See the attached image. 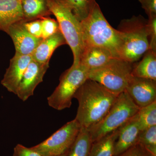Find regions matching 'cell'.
Masks as SVG:
<instances>
[{"mask_svg":"<svg viewBox=\"0 0 156 156\" xmlns=\"http://www.w3.org/2000/svg\"><path fill=\"white\" fill-rule=\"evenodd\" d=\"M41 20L42 23V39L47 38L61 32L57 20L50 17H43Z\"/></svg>","mask_w":156,"mask_h":156,"instance_id":"cb8c5ba5","label":"cell"},{"mask_svg":"<svg viewBox=\"0 0 156 156\" xmlns=\"http://www.w3.org/2000/svg\"><path fill=\"white\" fill-rule=\"evenodd\" d=\"M137 143L152 155L156 156V126L140 131Z\"/></svg>","mask_w":156,"mask_h":156,"instance_id":"603a6c76","label":"cell"},{"mask_svg":"<svg viewBox=\"0 0 156 156\" xmlns=\"http://www.w3.org/2000/svg\"><path fill=\"white\" fill-rule=\"evenodd\" d=\"M147 22V20L140 15L120 22L117 30L122 40L121 59L133 63L149 50Z\"/></svg>","mask_w":156,"mask_h":156,"instance_id":"3957f363","label":"cell"},{"mask_svg":"<svg viewBox=\"0 0 156 156\" xmlns=\"http://www.w3.org/2000/svg\"><path fill=\"white\" fill-rule=\"evenodd\" d=\"M81 128L80 125L75 119L59 128L48 139L31 148L43 156L61 155L69 151Z\"/></svg>","mask_w":156,"mask_h":156,"instance_id":"ba28073f","label":"cell"},{"mask_svg":"<svg viewBox=\"0 0 156 156\" xmlns=\"http://www.w3.org/2000/svg\"><path fill=\"white\" fill-rule=\"evenodd\" d=\"M27 30L37 38L42 39V23L41 19L36 20L27 22H23Z\"/></svg>","mask_w":156,"mask_h":156,"instance_id":"484cf974","label":"cell"},{"mask_svg":"<svg viewBox=\"0 0 156 156\" xmlns=\"http://www.w3.org/2000/svg\"><path fill=\"white\" fill-rule=\"evenodd\" d=\"M137 122L140 131L156 126V101L140 108Z\"/></svg>","mask_w":156,"mask_h":156,"instance_id":"7402d4cb","label":"cell"},{"mask_svg":"<svg viewBox=\"0 0 156 156\" xmlns=\"http://www.w3.org/2000/svg\"><path fill=\"white\" fill-rule=\"evenodd\" d=\"M119 128L92 143L89 156H114Z\"/></svg>","mask_w":156,"mask_h":156,"instance_id":"d6986e66","label":"cell"},{"mask_svg":"<svg viewBox=\"0 0 156 156\" xmlns=\"http://www.w3.org/2000/svg\"><path fill=\"white\" fill-rule=\"evenodd\" d=\"M11 37L15 49V53L31 56L43 39L34 37L27 30L23 21L14 23L9 27L7 33Z\"/></svg>","mask_w":156,"mask_h":156,"instance_id":"7c38bea8","label":"cell"},{"mask_svg":"<svg viewBox=\"0 0 156 156\" xmlns=\"http://www.w3.org/2000/svg\"><path fill=\"white\" fill-rule=\"evenodd\" d=\"M80 22L84 48L95 46L105 48L110 51L114 58H121V34L108 22L96 2L88 17Z\"/></svg>","mask_w":156,"mask_h":156,"instance_id":"7a4b0ae2","label":"cell"},{"mask_svg":"<svg viewBox=\"0 0 156 156\" xmlns=\"http://www.w3.org/2000/svg\"><path fill=\"white\" fill-rule=\"evenodd\" d=\"M140 132L136 114L119 128V136L115 143L114 156L122 153L137 143Z\"/></svg>","mask_w":156,"mask_h":156,"instance_id":"4fadbf2b","label":"cell"},{"mask_svg":"<svg viewBox=\"0 0 156 156\" xmlns=\"http://www.w3.org/2000/svg\"><path fill=\"white\" fill-rule=\"evenodd\" d=\"M32 59L31 56L17 53L10 59L9 67L1 81V84L9 92L17 94L20 83Z\"/></svg>","mask_w":156,"mask_h":156,"instance_id":"8fae6325","label":"cell"},{"mask_svg":"<svg viewBox=\"0 0 156 156\" xmlns=\"http://www.w3.org/2000/svg\"><path fill=\"white\" fill-rule=\"evenodd\" d=\"M147 29L149 42V50L156 52V15L148 17Z\"/></svg>","mask_w":156,"mask_h":156,"instance_id":"d4e9b609","label":"cell"},{"mask_svg":"<svg viewBox=\"0 0 156 156\" xmlns=\"http://www.w3.org/2000/svg\"><path fill=\"white\" fill-rule=\"evenodd\" d=\"M114 58L110 51L105 48L86 46L81 55L80 64L90 70L103 66Z\"/></svg>","mask_w":156,"mask_h":156,"instance_id":"2e32d148","label":"cell"},{"mask_svg":"<svg viewBox=\"0 0 156 156\" xmlns=\"http://www.w3.org/2000/svg\"><path fill=\"white\" fill-rule=\"evenodd\" d=\"M49 63H42L32 59L23 76L17 92L20 100L25 101L34 95L37 86L43 81V78Z\"/></svg>","mask_w":156,"mask_h":156,"instance_id":"30bf717a","label":"cell"},{"mask_svg":"<svg viewBox=\"0 0 156 156\" xmlns=\"http://www.w3.org/2000/svg\"><path fill=\"white\" fill-rule=\"evenodd\" d=\"M148 17L156 15V0H138Z\"/></svg>","mask_w":156,"mask_h":156,"instance_id":"f1b7e54d","label":"cell"},{"mask_svg":"<svg viewBox=\"0 0 156 156\" xmlns=\"http://www.w3.org/2000/svg\"><path fill=\"white\" fill-rule=\"evenodd\" d=\"M143 57L133 66L132 76L156 80V52L149 50Z\"/></svg>","mask_w":156,"mask_h":156,"instance_id":"ac0fdd59","label":"cell"},{"mask_svg":"<svg viewBox=\"0 0 156 156\" xmlns=\"http://www.w3.org/2000/svg\"><path fill=\"white\" fill-rule=\"evenodd\" d=\"M139 109L126 91L120 93L105 116L87 129L92 143L119 129L135 116Z\"/></svg>","mask_w":156,"mask_h":156,"instance_id":"5b68a950","label":"cell"},{"mask_svg":"<svg viewBox=\"0 0 156 156\" xmlns=\"http://www.w3.org/2000/svg\"><path fill=\"white\" fill-rule=\"evenodd\" d=\"M51 14L56 17L60 31L66 44L69 46L73 56L72 66L80 64L84 44L81 22L71 9L59 0H47Z\"/></svg>","mask_w":156,"mask_h":156,"instance_id":"277c9868","label":"cell"},{"mask_svg":"<svg viewBox=\"0 0 156 156\" xmlns=\"http://www.w3.org/2000/svg\"><path fill=\"white\" fill-rule=\"evenodd\" d=\"M117 96L101 84L88 79L74 95L79 103L76 119L83 128L94 126L105 116Z\"/></svg>","mask_w":156,"mask_h":156,"instance_id":"6da1fadb","label":"cell"},{"mask_svg":"<svg viewBox=\"0 0 156 156\" xmlns=\"http://www.w3.org/2000/svg\"><path fill=\"white\" fill-rule=\"evenodd\" d=\"M23 21L21 0H0V30L7 33L9 27Z\"/></svg>","mask_w":156,"mask_h":156,"instance_id":"5bb4252c","label":"cell"},{"mask_svg":"<svg viewBox=\"0 0 156 156\" xmlns=\"http://www.w3.org/2000/svg\"><path fill=\"white\" fill-rule=\"evenodd\" d=\"M68 151L66 152V153L63 154L61 155L56 156H67L68 153Z\"/></svg>","mask_w":156,"mask_h":156,"instance_id":"f546056e","label":"cell"},{"mask_svg":"<svg viewBox=\"0 0 156 156\" xmlns=\"http://www.w3.org/2000/svg\"><path fill=\"white\" fill-rule=\"evenodd\" d=\"M66 41L61 32L44 39L38 45L32 54V58L42 63H49L54 51L62 45L66 44Z\"/></svg>","mask_w":156,"mask_h":156,"instance_id":"9a60e30c","label":"cell"},{"mask_svg":"<svg viewBox=\"0 0 156 156\" xmlns=\"http://www.w3.org/2000/svg\"><path fill=\"white\" fill-rule=\"evenodd\" d=\"M116 156H153L138 143L122 153Z\"/></svg>","mask_w":156,"mask_h":156,"instance_id":"4316f807","label":"cell"},{"mask_svg":"<svg viewBox=\"0 0 156 156\" xmlns=\"http://www.w3.org/2000/svg\"><path fill=\"white\" fill-rule=\"evenodd\" d=\"M92 142L87 128L81 127L67 156H89Z\"/></svg>","mask_w":156,"mask_h":156,"instance_id":"ffe728a7","label":"cell"},{"mask_svg":"<svg viewBox=\"0 0 156 156\" xmlns=\"http://www.w3.org/2000/svg\"><path fill=\"white\" fill-rule=\"evenodd\" d=\"M71 9L80 21L86 19L94 5L95 0H59Z\"/></svg>","mask_w":156,"mask_h":156,"instance_id":"44dd1931","label":"cell"},{"mask_svg":"<svg viewBox=\"0 0 156 156\" xmlns=\"http://www.w3.org/2000/svg\"><path fill=\"white\" fill-rule=\"evenodd\" d=\"M132 63L121 58H112L103 66L89 70L88 79L119 95L126 90L132 77Z\"/></svg>","mask_w":156,"mask_h":156,"instance_id":"8992f818","label":"cell"},{"mask_svg":"<svg viewBox=\"0 0 156 156\" xmlns=\"http://www.w3.org/2000/svg\"><path fill=\"white\" fill-rule=\"evenodd\" d=\"M89 71L80 64L72 66L66 70L60 76L58 86L48 97L49 106L58 111L69 108L76 92L88 80Z\"/></svg>","mask_w":156,"mask_h":156,"instance_id":"52a82bcc","label":"cell"},{"mask_svg":"<svg viewBox=\"0 0 156 156\" xmlns=\"http://www.w3.org/2000/svg\"><path fill=\"white\" fill-rule=\"evenodd\" d=\"M23 22L41 19L51 15L47 0H21Z\"/></svg>","mask_w":156,"mask_h":156,"instance_id":"e0dca14e","label":"cell"},{"mask_svg":"<svg viewBox=\"0 0 156 156\" xmlns=\"http://www.w3.org/2000/svg\"><path fill=\"white\" fill-rule=\"evenodd\" d=\"M13 156H43L31 148L17 144L14 148Z\"/></svg>","mask_w":156,"mask_h":156,"instance_id":"83f0119b","label":"cell"},{"mask_svg":"<svg viewBox=\"0 0 156 156\" xmlns=\"http://www.w3.org/2000/svg\"><path fill=\"white\" fill-rule=\"evenodd\" d=\"M125 91L140 108L156 101V80L132 76Z\"/></svg>","mask_w":156,"mask_h":156,"instance_id":"9c48e42d","label":"cell"}]
</instances>
